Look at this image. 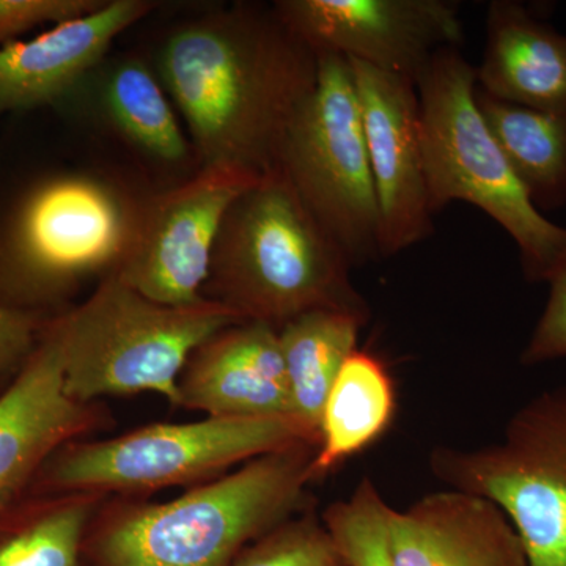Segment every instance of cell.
<instances>
[{"label": "cell", "instance_id": "7a4b0ae2", "mask_svg": "<svg viewBox=\"0 0 566 566\" xmlns=\"http://www.w3.org/2000/svg\"><path fill=\"white\" fill-rule=\"evenodd\" d=\"M318 447L297 444L248 461L169 502L109 495L85 538L88 566H230L245 546L314 509Z\"/></svg>", "mask_w": 566, "mask_h": 566}, {"label": "cell", "instance_id": "484cf974", "mask_svg": "<svg viewBox=\"0 0 566 566\" xmlns=\"http://www.w3.org/2000/svg\"><path fill=\"white\" fill-rule=\"evenodd\" d=\"M547 283L545 311L521 354V363L528 367L566 359V256Z\"/></svg>", "mask_w": 566, "mask_h": 566}, {"label": "cell", "instance_id": "f1b7e54d", "mask_svg": "<svg viewBox=\"0 0 566 566\" xmlns=\"http://www.w3.org/2000/svg\"><path fill=\"white\" fill-rule=\"evenodd\" d=\"M0 226H2V222H0Z\"/></svg>", "mask_w": 566, "mask_h": 566}, {"label": "cell", "instance_id": "603a6c76", "mask_svg": "<svg viewBox=\"0 0 566 566\" xmlns=\"http://www.w3.org/2000/svg\"><path fill=\"white\" fill-rule=\"evenodd\" d=\"M392 506L364 476L349 497L335 501L322 513L346 566H392L389 523Z\"/></svg>", "mask_w": 566, "mask_h": 566}, {"label": "cell", "instance_id": "3957f363", "mask_svg": "<svg viewBox=\"0 0 566 566\" xmlns=\"http://www.w3.org/2000/svg\"><path fill=\"white\" fill-rule=\"evenodd\" d=\"M353 264L275 170L227 211L202 289L243 322L283 324L308 312L370 316L352 281Z\"/></svg>", "mask_w": 566, "mask_h": 566}, {"label": "cell", "instance_id": "e0dca14e", "mask_svg": "<svg viewBox=\"0 0 566 566\" xmlns=\"http://www.w3.org/2000/svg\"><path fill=\"white\" fill-rule=\"evenodd\" d=\"M74 104L88 107L102 128L142 158L169 169H199L174 104L144 59H104L63 107Z\"/></svg>", "mask_w": 566, "mask_h": 566}, {"label": "cell", "instance_id": "6da1fadb", "mask_svg": "<svg viewBox=\"0 0 566 566\" xmlns=\"http://www.w3.org/2000/svg\"><path fill=\"white\" fill-rule=\"evenodd\" d=\"M153 69L185 120L199 169L256 178L277 170L286 132L318 80L315 52L274 6L253 2L175 25Z\"/></svg>", "mask_w": 566, "mask_h": 566}, {"label": "cell", "instance_id": "9c48e42d", "mask_svg": "<svg viewBox=\"0 0 566 566\" xmlns=\"http://www.w3.org/2000/svg\"><path fill=\"white\" fill-rule=\"evenodd\" d=\"M318 57V80L294 115L277 172L315 221L360 266L381 259L379 208L352 66L342 55Z\"/></svg>", "mask_w": 566, "mask_h": 566}, {"label": "cell", "instance_id": "7c38bea8", "mask_svg": "<svg viewBox=\"0 0 566 566\" xmlns=\"http://www.w3.org/2000/svg\"><path fill=\"white\" fill-rule=\"evenodd\" d=\"M348 62L378 199L379 252L381 259H389L433 233L419 93L416 82L409 77L364 62Z\"/></svg>", "mask_w": 566, "mask_h": 566}, {"label": "cell", "instance_id": "52a82bcc", "mask_svg": "<svg viewBox=\"0 0 566 566\" xmlns=\"http://www.w3.org/2000/svg\"><path fill=\"white\" fill-rule=\"evenodd\" d=\"M297 444L319 446V431L296 416L151 423L109 439L61 447L28 493H102L145 497L172 486H197L234 465Z\"/></svg>", "mask_w": 566, "mask_h": 566}, {"label": "cell", "instance_id": "9a60e30c", "mask_svg": "<svg viewBox=\"0 0 566 566\" xmlns=\"http://www.w3.org/2000/svg\"><path fill=\"white\" fill-rule=\"evenodd\" d=\"M178 408L230 419L294 416L279 331L244 322L208 337L178 378Z\"/></svg>", "mask_w": 566, "mask_h": 566}, {"label": "cell", "instance_id": "8992f818", "mask_svg": "<svg viewBox=\"0 0 566 566\" xmlns=\"http://www.w3.org/2000/svg\"><path fill=\"white\" fill-rule=\"evenodd\" d=\"M61 338L65 390L82 403L153 392L178 408V378L193 349L244 323L221 304L166 305L111 274L91 296L52 315Z\"/></svg>", "mask_w": 566, "mask_h": 566}, {"label": "cell", "instance_id": "d4e9b609", "mask_svg": "<svg viewBox=\"0 0 566 566\" xmlns=\"http://www.w3.org/2000/svg\"><path fill=\"white\" fill-rule=\"evenodd\" d=\"M107 0H0V48L43 24H63L102 9Z\"/></svg>", "mask_w": 566, "mask_h": 566}, {"label": "cell", "instance_id": "ba28073f", "mask_svg": "<svg viewBox=\"0 0 566 566\" xmlns=\"http://www.w3.org/2000/svg\"><path fill=\"white\" fill-rule=\"evenodd\" d=\"M428 468L447 490L499 506L528 566H566V385L521 406L501 441L434 447Z\"/></svg>", "mask_w": 566, "mask_h": 566}, {"label": "cell", "instance_id": "44dd1931", "mask_svg": "<svg viewBox=\"0 0 566 566\" xmlns=\"http://www.w3.org/2000/svg\"><path fill=\"white\" fill-rule=\"evenodd\" d=\"M488 128L539 212L566 205V117L501 102L476 87Z\"/></svg>", "mask_w": 566, "mask_h": 566}, {"label": "cell", "instance_id": "d6986e66", "mask_svg": "<svg viewBox=\"0 0 566 566\" xmlns=\"http://www.w3.org/2000/svg\"><path fill=\"white\" fill-rule=\"evenodd\" d=\"M397 395L385 364L356 349L346 359L324 403L319 446L311 465L312 482L326 479L364 452L392 427Z\"/></svg>", "mask_w": 566, "mask_h": 566}, {"label": "cell", "instance_id": "277c9868", "mask_svg": "<svg viewBox=\"0 0 566 566\" xmlns=\"http://www.w3.org/2000/svg\"><path fill=\"white\" fill-rule=\"evenodd\" d=\"M148 197L96 170L29 186L0 226V303L40 312L120 268Z\"/></svg>", "mask_w": 566, "mask_h": 566}, {"label": "cell", "instance_id": "2e32d148", "mask_svg": "<svg viewBox=\"0 0 566 566\" xmlns=\"http://www.w3.org/2000/svg\"><path fill=\"white\" fill-rule=\"evenodd\" d=\"M389 543L392 566H528L499 506L447 488L392 506Z\"/></svg>", "mask_w": 566, "mask_h": 566}, {"label": "cell", "instance_id": "cb8c5ba5", "mask_svg": "<svg viewBox=\"0 0 566 566\" xmlns=\"http://www.w3.org/2000/svg\"><path fill=\"white\" fill-rule=\"evenodd\" d=\"M230 566H346L315 509L279 524L245 546Z\"/></svg>", "mask_w": 566, "mask_h": 566}, {"label": "cell", "instance_id": "30bf717a", "mask_svg": "<svg viewBox=\"0 0 566 566\" xmlns=\"http://www.w3.org/2000/svg\"><path fill=\"white\" fill-rule=\"evenodd\" d=\"M260 180L227 167H200L185 181L150 193L132 249L114 274L155 303H200L223 218Z\"/></svg>", "mask_w": 566, "mask_h": 566}, {"label": "cell", "instance_id": "5bb4252c", "mask_svg": "<svg viewBox=\"0 0 566 566\" xmlns=\"http://www.w3.org/2000/svg\"><path fill=\"white\" fill-rule=\"evenodd\" d=\"M156 7L151 0H107L87 17L0 48V117L65 106L107 57L115 39Z\"/></svg>", "mask_w": 566, "mask_h": 566}, {"label": "cell", "instance_id": "83f0119b", "mask_svg": "<svg viewBox=\"0 0 566 566\" xmlns=\"http://www.w3.org/2000/svg\"><path fill=\"white\" fill-rule=\"evenodd\" d=\"M10 379H0V392H2L3 387H6L7 382H9Z\"/></svg>", "mask_w": 566, "mask_h": 566}, {"label": "cell", "instance_id": "ffe728a7", "mask_svg": "<svg viewBox=\"0 0 566 566\" xmlns=\"http://www.w3.org/2000/svg\"><path fill=\"white\" fill-rule=\"evenodd\" d=\"M107 497L25 493L0 506V566H88L85 538Z\"/></svg>", "mask_w": 566, "mask_h": 566}, {"label": "cell", "instance_id": "4316f807", "mask_svg": "<svg viewBox=\"0 0 566 566\" xmlns=\"http://www.w3.org/2000/svg\"><path fill=\"white\" fill-rule=\"evenodd\" d=\"M50 316L0 303V379H10L39 344Z\"/></svg>", "mask_w": 566, "mask_h": 566}, {"label": "cell", "instance_id": "8fae6325", "mask_svg": "<svg viewBox=\"0 0 566 566\" xmlns=\"http://www.w3.org/2000/svg\"><path fill=\"white\" fill-rule=\"evenodd\" d=\"M274 9L316 55L415 82L439 51L464 39L460 7L449 0H281Z\"/></svg>", "mask_w": 566, "mask_h": 566}, {"label": "cell", "instance_id": "5b68a950", "mask_svg": "<svg viewBox=\"0 0 566 566\" xmlns=\"http://www.w3.org/2000/svg\"><path fill=\"white\" fill-rule=\"evenodd\" d=\"M431 212L468 202L520 249L528 282H549L566 256V229L531 202L476 106L475 66L460 48L439 51L416 81Z\"/></svg>", "mask_w": 566, "mask_h": 566}, {"label": "cell", "instance_id": "7402d4cb", "mask_svg": "<svg viewBox=\"0 0 566 566\" xmlns=\"http://www.w3.org/2000/svg\"><path fill=\"white\" fill-rule=\"evenodd\" d=\"M365 316L345 311L308 312L279 329V344L293 415L319 431L323 408L335 379L356 352Z\"/></svg>", "mask_w": 566, "mask_h": 566}, {"label": "cell", "instance_id": "ac0fdd59", "mask_svg": "<svg viewBox=\"0 0 566 566\" xmlns=\"http://www.w3.org/2000/svg\"><path fill=\"white\" fill-rule=\"evenodd\" d=\"M475 74L476 87L493 98L566 117V33L523 3H490L485 55Z\"/></svg>", "mask_w": 566, "mask_h": 566}, {"label": "cell", "instance_id": "4fadbf2b", "mask_svg": "<svg viewBox=\"0 0 566 566\" xmlns=\"http://www.w3.org/2000/svg\"><path fill=\"white\" fill-rule=\"evenodd\" d=\"M112 427L103 401L82 403L66 394L61 338L50 316L35 349L0 392V506L28 493L61 447Z\"/></svg>", "mask_w": 566, "mask_h": 566}]
</instances>
